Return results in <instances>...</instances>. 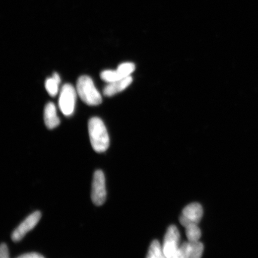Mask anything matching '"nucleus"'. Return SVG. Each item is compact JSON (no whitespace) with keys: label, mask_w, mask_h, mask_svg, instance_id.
Listing matches in <instances>:
<instances>
[{"label":"nucleus","mask_w":258,"mask_h":258,"mask_svg":"<svg viewBox=\"0 0 258 258\" xmlns=\"http://www.w3.org/2000/svg\"><path fill=\"white\" fill-rule=\"evenodd\" d=\"M88 128L93 149L98 153L105 152L109 146V138L104 122L98 117L90 118Z\"/></svg>","instance_id":"nucleus-1"},{"label":"nucleus","mask_w":258,"mask_h":258,"mask_svg":"<svg viewBox=\"0 0 258 258\" xmlns=\"http://www.w3.org/2000/svg\"><path fill=\"white\" fill-rule=\"evenodd\" d=\"M76 90L77 94L82 101L90 106L101 104L102 98L93 83V80L88 76L79 77L77 80Z\"/></svg>","instance_id":"nucleus-2"},{"label":"nucleus","mask_w":258,"mask_h":258,"mask_svg":"<svg viewBox=\"0 0 258 258\" xmlns=\"http://www.w3.org/2000/svg\"><path fill=\"white\" fill-rule=\"evenodd\" d=\"M77 90L70 84H66L61 89L59 106L60 111L66 116L73 114L77 98Z\"/></svg>","instance_id":"nucleus-3"},{"label":"nucleus","mask_w":258,"mask_h":258,"mask_svg":"<svg viewBox=\"0 0 258 258\" xmlns=\"http://www.w3.org/2000/svg\"><path fill=\"white\" fill-rule=\"evenodd\" d=\"M92 202L96 206H101L106 198L105 178L101 170H96L93 175L92 188Z\"/></svg>","instance_id":"nucleus-4"},{"label":"nucleus","mask_w":258,"mask_h":258,"mask_svg":"<svg viewBox=\"0 0 258 258\" xmlns=\"http://www.w3.org/2000/svg\"><path fill=\"white\" fill-rule=\"evenodd\" d=\"M41 217L40 211L32 213L15 229L12 234V239L14 242L21 241L29 231L33 229L39 222Z\"/></svg>","instance_id":"nucleus-5"},{"label":"nucleus","mask_w":258,"mask_h":258,"mask_svg":"<svg viewBox=\"0 0 258 258\" xmlns=\"http://www.w3.org/2000/svg\"><path fill=\"white\" fill-rule=\"evenodd\" d=\"M203 215V210L201 205L198 203H193L186 206L183 209L182 215L179 218L180 223L183 227L192 224H198L201 221Z\"/></svg>","instance_id":"nucleus-6"},{"label":"nucleus","mask_w":258,"mask_h":258,"mask_svg":"<svg viewBox=\"0 0 258 258\" xmlns=\"http://www.w3.org/2000/svg\"><path fill=\"white\" fill-rule=\"evenodd\" d=\"M204 246L201 241L184 242L179 246V258H199L202 256Z\"/></svg>","instance_id":"nucleus-7"},{"label":"nucleus","mask_w":258,"mask_h":258,"mask_svg":"<svg viewBox=\"0 0 258 258\" xmlns=\"http://www.w3.org/2000/svg\"><path fill=\"white\" fill-rule=\"evenodd\" d=\"M132 81H133V79H132V77L128 76L124 79L109 83L105 87L104 90H103V93L105 96L108 97L117 94V93L122 91L130 86Z\"/></svg>","instance_id":"nucleus-8"},{"label":"nucleus","mask_w":258,"mask_h":258,"mask_svg":"<svg viewBox=\"0 0 258 258\" xmlns=\"http://www.w3.org/2000/svg\"><path fill=\"white\" fill-rule=\"evenodd\" d=\"M44 118L45 124L48 128L53 129L59 125L60 119L57 115L56 106L53 103H48L45 106Z\"/></svg>","instance_id":"nucleus-9"},{"label":"nucleus","mask_w":258,"mask_h":258,"mask_svg":"<svg viewBox=\"0 0 258 258\" xmlns=\"http://www.w3.org/2000/svg\"><path fill=\"white\" fill-rule=\"evenodd\" d=\"M186 235L188 241H199L202 236L201 229L198 227V224H190L185 227Z\"/></svg>","instance_id":"nucleus-10"},{"label":"nucleus","mask_w":258,"mask_h":258,"mask_svg":"<svg viewBox=\"0 0 258 258\" xmlns=\"http://www.w3.org/2000/svg\"><path fill=\"white\" fill-rule=\"evenodd\" d=\"M180 233L175 225H170L167 229L164 242H169L179 244Z\"/></svg>","instance_id":"nucleus-11"},{"label":"nucleus","mask_w":258,"mask_h":258,"mask_svg":"<svg viewBox=\"0 0 258 258\" xmlns=\"http://www.w3.org/2000/svg\"><path fill=\"white\" fill-rule=\"evenodd\" d=\"M135 66L133 63L127 62L120 64L116 70L119 79H122L125 77L130 76L131 74L134 72Z\"/></svg>","instance_id":"nucleus-12"},{"label":"nucleus","mask_w":258,"mask_h":258,"mask_svg":"<svg viewBox=\"0 0 258 258\" xmlns=\"http://www.w3.org/2000/svg\"><path fill=\"white\" fill-rule=\"evenodd\" d=\"M148 258H163L164 256L163 247H161L160 242L158 240H154L151 243L149 251L147 256Z\"/></svg>","instance_id":"nucleus-13"},{"label":"nucleus","mask_w":258,"mask_h":258,"mask_svg":"<svg viewBox=\"0 0 258 258\" xmlns=\"http://www.w3.org/2000/svg\"><path fill=\"white\" fill-rule=\"evenodd\" d=\"M60 82H57L53 77L48 78L45 82V88H46L47 92L51 96H55L59 91V85Z\"/></svg>","instance_id":"nucleus-14"},{"label":"nucleus","mask_w":258,"mask_h":258,"mask_svg":"<svg viewBox=\"0 0 258 258\" xmlns=\"http://www.w3.org/2000/svg\"><path fill=\"white\" fill-rule=\"evenodd\" d=\"M9 251L7 244L2 243L1 247H0V257L1 258H9Z\"/></svg>","instance_id":"nucleus-15"},{"label":"nucleus","mask_w":258,"mask_h":258,"mask_svg":"<svg viewBox=\"0 0 258 258\" xmlns=\"http://www.w3.org/2000/svg\"><path fill=\"white\" fill-rule=\"evenodd\" d=\"M19 258H44V256L41 255V254L32 252V253H28L24 254H22V255L18 256Z\"/></svg>","instance_id":"nucleus-16"}]
</instances>
